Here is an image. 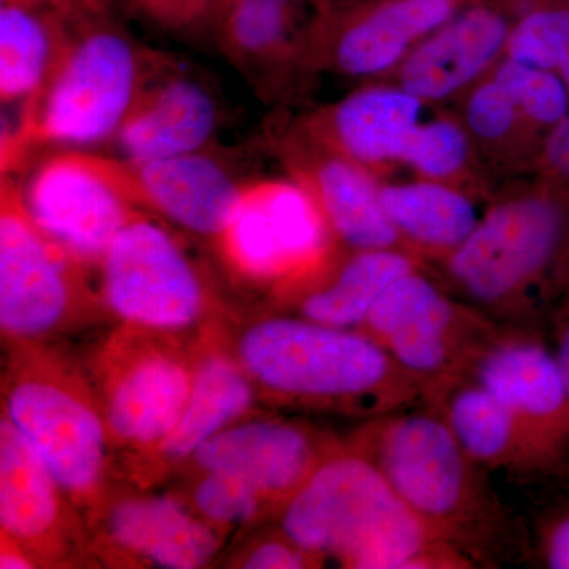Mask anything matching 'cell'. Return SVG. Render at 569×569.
<instances>
[{
  "label": "cell",
  "mask_w": 569,
  "mask_h": 569,
  "mask_svg": "<svg viewBox=\"0 0 569 569\" xmlns=\"http://www.w3.org/2000/svg\"><path fill=\"white\" fill-rule=\"evenodd\" d=\"M323 211L305 187L246 182L219 239L230 263L252 279H274L309 263L325 247Z\"/></svg>",
  "instance_id": "8"
},
{
  "label": "cell",
  "mask_w": 569,
  "mask_h": 569,
  "mask_svg": "<svg viewBox=\"0 0 569 569\" xmlns=\"http://www.w3.org/2000/svg\"><path fill=\"white\" fill-rule=\"evenodd\" d=\"M500 82L518 108L535 122L556 127L569 111V89L559 74L508 59L497 70Z\"/></svg>",
  "instance_id": "30"
},
{
  "label": "cell",
  "mask_w": 569,
  "mask_h": 569,
  "mask_svg": "<svg viewBox=\"0 0 569 569\" xmlns=\"http://www.w3.org/2000/svg\"><path fill=\"white\" fill-rule=\"evenodd\" d=\"M31 561L26 559L24 556L20 552V550L9 549L2 550V557H0V568L2 569H11V568H31Z\"/></svg>",
  "instance_id": "40"
},
{
  "label": "cell",
  "mask_w": 569,
  "mask_h": 569,
  "mask_svg": "<svg viewBox=\"0 0 569 569\" xmlns=\"http://www.w3.org/2000/svg\"><path fill=\"white\" fill-rule=\"evenodd\" d=\"M380 192L396 230L425 246L458 249L479 222L471 201L441 183H400Z\"/></svg>",
  "instance_id": "26"
},
{
  "label": "cell",
  "mask_w": 569,
  "mask_h": 569,
  "mask_svg": "<svg viewBox=\"0 0 569 569\" xmlns=\"http://www.w3.org/2000/svg\"><path fill=\"white\" fill-rule=\"evenodd\" d=\"M477 378L518 419L541 425L553 438L568 436V397L548 348L529 342L496 348L479 362Z\"/></svg>",
  "instance_id": "19"
},
{
  "label": "cell",
  "mask_w": 569,
  "mask_h": 569,
  "mask_svg": "<svg viewBox=\"0 0 569 569\" xmlns=\"http://www.w3.org/2000/svg\"><path fill=\"white\" fill-rule=\"evenodd\" d=\"M140 20L178 37L212 32L220 0H126Z\"/></svg>",
  "instance_id": "32"
},
{
  "label": "cell",
  "mask_w": 569,
  "mask_h": 569,
  "mask_svg": "<svg viewBox=\"0 0 569 569\" xmlns=\"http://www.w3.org/2000/svg\"><path fill=\"white\" fill-rule=\"evenodd\" d=\"M408 272L411 263L402 253L389 249L359 250L328 287L307 296L302 316L342 329L366 325L381 295Z\"/></svg>",
  "instance_id": "25"
},
{
  "label": "cell",
  "mask_w": 569,
  "mask_h": 569,
  "mask_svg": "<svg viewBox=\"0 0 569 569\" xmlns=\"http://www.w3.org/2000/svg\"><path fill=\"white\" fill-rule=\"evenodd\" d=\"M452 320L448 299L411 271L381 295L366 325L403 369L426 376L447 362Z\"/></svg>",
  "instance_id": "15"
},
{
  "label": "cell",
  "mask_w": 569,
  "mask_h": 569,
  "mask_svg": "<svg viewBox=\"0 0 569 569\" xmlns=\"http://www.w3.org/2000/svg\"><path fill=\"white\" fill-rule=\"evenodd\" d=\"M313 186L321 211L336 233L358 250L391 249L399 231L381 203V189L348 157L317 164Z\"/></svg>",
  "instance_id": "23"
},
{
  "label": "cell",
  "mask_w": 569,
  "mask_h": 569,
  "mask_svg": "<svg viewBox=\"0 0 569 569\" xmlns=\"http://www.w3.org/2000/svg\"><path fill=\"white\" fill-rule=\"evenodd\" d=\"M455 10L456 0H389L340 33L336 66L356 77L391 69L415 41L451 20Z\"/></svg>",
  "instance_id": "20"
},
{
  "label": "cell",
  "mask_w": 569,
  "mask_h": 569,
  "mask_svg": "<svg viewBox=\"0 0 569 569\" xmlns=\"http://www.w3.org/2000/svg\"><path fill=\"white\" fill-rule=\"evenodd\" d=\"M559 203L533 197L498 206L455 249L451 272L468 295L497 301L537 276L563 241Z\"/></svg>",
  "instance_id": "6"
},
{
  "label": "cell",
  "mask_w": 569,
  "mask_h": 569,
  "mask_svg": "<svg viewBox=\"0 0 569 569\" xmlns=\"http://www.w3.org/2000/svg\"><path fill=\"white\" fill-rule=\"evenodd\" d=\"M47 6H0V100L24 107L58 69L73 40L77 21Z\"/></svg>",
  "instance_id": "16"
},
{
  "label": "cell",
  "mask_w": 569,
  "mask_h": 569,
  "mask_svg": "<svg viewBox=\"0 0 569 569\" xmlns=\"http://www.w3.org/2000/svg\"><path fill=\"white\" fill-rule=\"evenodd\" d=\"M7 2L29 3V6L54 7V9L66 11V13L71 14L73 18H81L80 14L77 13V10L71 7L69 0H7Z\"/></svg>",
  "instance_id": "41"
},
{
  "label": "cell",
  "mask_w": 569,
  "mask_h": 569,
  "mask_svg": "<svg viewBox=\"0 0 569 569\" xmlns=\"http://www.w3.org/2000/svg\"><path fill=\"white\" fill-rule=\"evenodd\" d=\"M219 102L203 80L163 56L116 134L121 159L130 162L208 151L219 132Z\"/></svg>",
  "instance_id": "10"
},
{
  "label": "cell",
  "mask_w": 569,
  "mask_h": 569,
  "mask_svg": "<svg viewBox=\"0 0 569 569\" xmlns=\"http://www.w3.org/2000/svg\"><path fill=\"white\" fill-rule=\"evenodd\" d=\"M280 2L291 3V2H293V0H280Z\"/></svg>",
  "instance_id": "42"
},
{
  "label": "cell",
  "mask_w": 569,
  "mask_h": 569,
  "mask_svg": "<svg viewBox=\"0 0 569 569\" xmlns=\"http://www.w3.org/2000/svg\"><path fill=\"white\" fill-rule=\"evenodd\" d=\"M305 550L295 542L271 541L258 546L242 561V567L249 569H293L302 568L306 563Z\"/></svg>",
  "instance_id": "35"
},
{
  "label": "cell",
  "mask_w": 569,
  "mask_h": 569,
  "mask_svg": "<svg viewBox=\"0 0 569 569\" xmlns=\"http://www.w3.org/2000/svg\"><path fill=\"white\" fill-rule=\"evenodd\" d=\"M206 471L233 475L263 493L298 489L310 475L313 452L298 427L276 421L227 427L194 451Z\"/></svg>",
  "instance_id": "14"
},
{
  "label": "cell",
  "mask_w": 569,
  "mask_h": 569,
  "mask_svg": "<svg viewBox=\"0 0 569 569\" xmlns=\"http://www.w3.org/2000/svg\"><path fill=\"white\" fill-rule=\"evenodd\" d=\"M7 418L36 449L59 488L86 496L104 463L102 421L84 400L62 385L22 380L7 397Z\"/></svg>",
  "instance_id": "9"
},
{
  "label": "cell",
  "mask_w": 569,
  "mask_h": 569,
  "mask_svg": "<svg viewBox=\"0 0 569 569\" xmlns=\"http://www.w3.org/2000/svg\"><path fill=\"white\" fill-rule=\"evenodd\" d=\"M507 21L497 11L477 7L452 17L408 56L400 71L407 92L440 100L468 84L507 44Z\"/></svg>",
  "instance_id": "13"
},
{
  "label": "cell",
  "mask_w": 569,
  "mask_h": 569,
  "mask_svg": "<svg viewBox=\"0 0 569 569\" xmlns=\"http://www.w3.org/2000/svg\"><path fill=\"white\" fill-rule=\"evenodd\" d=\"M516 110L518 104L500 82H486L468 102V126L479 137L493 140L503 137L515 126Z\"/></svg>",
  "instance_id": "34"
},
{
  "label": "cell",
  "mask_w": 569,
  "mask_h": 569,
  "mask_svg": "<svg viewBox=\"0 0 569 569\" xmlns=\"http://www.w3.org/2000/svg\"><path fill=\"white\" fill-rule=\"evenodd\" d=\"M116 160L127 194L138 209L216 241L227 230L246 183L212 156V149L148 162Z\"/></svg>",
  "instance_id": "11"
},
{
  "label": "cell",
  "mask_w": 569,
  "mask_h": 569,
  "mask_svg": "<svg viewBox=\"0 0 569 569\" xmlns=\"http://www.w3.org/2000/svg\"><path fill=\"white\" fill-rule=\"evenodd\" d=\"M260 490L233 475L208 471L194 490V503L206 518L220 523L246 522L260 507Z\"/></svg>",
  "instance_id": "33"
},
{
  "label": "cell",
  "mask_w": 569,
  "mask_h": 569,
  "mask_svg": "<svg viewBox=\"0 0 569 569\" xmlns=\"http://www.w3.org/2000/svg\"><path fill=\"white\" fill-rule=\"evenodd\" d=\"M546 157L553 171L569 178V111L549 134Z\"/></svg>",
  "instance_id": "37"
},
{
  "label": "cell",
  "mask_w": 569,
  "mask_h": 569,
  "mask_svg": "<svg viewBox=\"0 0 569 569\" xmlns=\"http://www.w3.org/2000/svg\"><path fill=\"white\" fill-rule=\"evenodd\" d=\"M553 355H556L557 366H559L561 381H563L569 402V320L565 321L563 328H561Z\"/></svg>",
  "instance_id": "38"
},
{
  "label": "cell",
  "mask_w": 569,
  "mask_h": 569,
  "mask_svg": "<svg viewBox=\"0 0 569 569\" xmlns=\"http://www.w3.org/2000/svg\"><path fill=\"white\" fill-rule=\"evenodd\" d=\"M546 563L552 569H569V512L549 530L545 546Z\"/></svg>",
  "instance_id": "36"
},
{
  "label": "cell",
  "mask_w": 569,
  "mask_h": 569,
  "mask_svg": "<svg viewBox=\"0 0 569 569\" xmlns=\"http://www.w3.org/2000/svg\"><path fill=\"white\" fill-rule=\"evenodd\" d=\"M69 2L82 18L108 17L110 0H69Z\"/></svg>",
  "instance_id": "39"
},
{
  "label": "cell",
  "mask_w": 569,
  "mask_h": 569,
  "mask_svg": "<svg viewBox=\"0 0 569 569\" xmlns=\"http://www.w3.org/2000/svg\"><path fill=\"white\" fill-rule=\"evenodd\" d=\"M108 531L121 548L160 568H201L219 549L212 530L171 498L122 501L112 509Z\"/></svg>",
  "instance_id": "18"
},
{
  "label": "cell",
  "mask_w": 569,
  "mask_h": 569,
  "mask_svg": "<svg viewBox=\"0 0 569 569\" xmlns=\"http://www.w3.org/2000/svg\"><path fill=\"white\" fill-rule=\"evenodd\" d=\"M108 305L148 328L192 325L206 305L203 280L178 242L142 213L119 231L102 260Z\"/></svg>",
  "instance_id": "5"
},
{
  "label": "cell",
  "mask_w": 569,
  "mask_h": 569,
  "mask_svg": "<svg viewBox=\"0 0 569 569\" xmlns=\"http://www.w3.org/2000/svg\"><path fill=\"white\" fill-rule=\"evenodd\" d=\"M421 99L406 89H365L337 103L329 127L337 146L356 162L400 159L419 126Z\"/></svg>",
  "instance_id": "21"
},
{
  "label": "cell",
  "mask_w": 569,
  "mask_h": 569,
  "mask_svg": "<svg viewBox=\"0 0 569 569\" xmlns=\"http://www.w3.org/2000/svg\"><path fill=\"white\" fill-rule=\"evenodd\" d=\"M61 247L33 223L20 186L0 189V323L14 337L51 331L69 310L71 283ZM71 260V258H70Z\"/></svg>",
  "instance_id": "7"
},
{
  "label": "cell",
  "mask_w": 569,
  "mask_h": 569,
  "mask_svg": "<svg viewBox=\"0 0 569 569\" xmlns=\"http://www.w3.org/2000/svg\"><path fill=\"white\" fill-rule=\"evenodd\" d=\"M288 541L359 569L413 568L426 520L408 507L377 463L340 456L317 467L284 509Z\"/></svg>",
  "instance_id": "2"
},
{
  "label": "cell",
  "mask_w": 569,
  "mask_h": 569,
  "mask_svg": "<svg viewBox=\"0 0 569 569\" xmlns=\"http://www.w3.org/2000/svg\"><path fill=\"white\" fill-rule=\"evenodd\" d=\"M192 381L189 370L171 356L141 358L111 388L107 419L112 433L129 443L163 441L181 418Z\"/></svg>",
  "instance_id": "17"
},
{
  "label": "cell",
  "mask_w": 569,
  "mask_h": 569,
  "mask_svg": "<svg viewBox=\"0 0 569 569\" xmlns=\"http://www.w3.org/2000/svg\"><path fill=\"white\" fill-rule=\"evenodd\" d=\"M290 3L280 0H220L213 39L247 81H260L261 70L287 48Z\"/></svg>",
  "instance_id": "27"
},
{
  "label": "cell",
  "mask_w": 569,
  "mask_h": 569,
  "mask_svg": "<svg viewBox=\"0 0 569 569\" xmlns=\"http://www.w3.org/2000/svg\"><path fill=\"white\" fill-rule=\"evenodd\" d=\"M162 54L140 47L108 17L81 18L58 69L2 137V174L37 151L114 140Z\"/></svg>",
  "instance_id": "1"
},
{
  "label": "cell",
  "mask_w": 569,
  "mask_h": 569,
  "mask_svg": "<svg viewBox=\"0 0 569 569\" xmlns=\"http://www.w3.org/2000/svg\"><path fill=\"white\" fill-rule=\"evenodd\" d=\"M21 192L37 228L78 263H102L119 231L141 213L116 157L73 149L41 159Z\"/></svg>",
  "instance_id": "4"
},
{
  "label": "cell",
  "mask_w": 569,
  "mask_h": 569,
  "mask_svg": "<svg viewBox=\"0 0 569 569\" xmlns=\"http://www.w3.org/2000/svg\"><path fill=\"white\" fill-rule=\"evenodd\" d=\"M58 482L36 449L2 418L0 425V523L17 541L37 542L58 522Z\"/></svg>",
  "instance_id": "22"
},
{
  "label": "cell",
  "mask_w": 569,
  "mask_h": 569,
  "mask_svg": "<svg viewBox=\"0 0 569 569\" xmlns=\"http://www.w3.org/2000/svg\"><path fill=\"white\" fill-rule=\"evenodd\" d=\"M239 356L258 383L283 396L350 399L388 383L392 361L376 337L295 318L247 329Z\"/></svg>",
  "instance_id": "3"
},
{
  "label": "cell",
  "mask_w": 569,
  "mask_h": 569,
  "mask_svg": "<svg viewBox=\"0 0 569 569\" xmlns=\"http://www.w3.org/2000/svg\"><path fill=\"white\" fill-rule=\"evenodd\" d=\"M512 61L553 71L569 89V7L531 11L509 32Z\"/></svg>",
  "instance_id": "29"
},
{
  "label": "cell",
  "mask_w": 569,
  "mask_h": 569,
  "mask_svg": "<svg viewBox=\"0 0 569 569\" xmlns=\"http://www.w3.org/2000/svg\"><path fill=\"white\" fill-rule=\"evenodd\" d=\"M516 419L511 408L477 383L452 397L448 425L467 456L496 460L511 445Z\"/></svg>",
  "instance_id": "28"
},
{
  "label": "cell",
  "mask_w": 569,
  "mask_h": 569,
  "mask_svg": "<svg viewBox=\"0 0 569 569\" xmlns=\"http://www.w3.org/2000/svg\"><path fill=\"white\" fill-rule=\"evenodd\" d=\"M463 455L447 422L408 415L385 429L377 466L422 519H445L455 515L466 493Z\"/></svg>",
  "instance_id": "12"
},
{
  "label": "cell",
  "mask_w": 569,
  "mask_h": 569,
  "mask_svg": "<svg viewBox=\"0 0 569 569\" xmlns=\"http://www.w3.org/2000/svg\"><path fill=\"white\" fill-rule=\"evenodd\" d=\"M252 403V387L230 359L209 358L194 373L192 389L173 432L162 441L168 459H183L222 432Z\"/></svg>",
  "instance_id": "24"
},
{
  "label": "cell",
  "mask_w": 569,
  "mask_h": 569,
  "mask_svg": "<svg viewBox=\"0 0 569 569\" xmlns=\"http://www.w3.org/2000/svg\"><path fill=\"white\" fill-rule=\"evenodd\" d=\"M466 134L456 123L436 121L419 126L408 138L400 159L430 178H447L466 162Z\"/></svg>",
  "instance_id": "31"
}]
</instances>
